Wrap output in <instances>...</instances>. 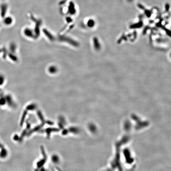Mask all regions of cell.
<instances>
[{
  "instance_id": "cell-1",
  "label": "cell",
  "mask_w": 171,
  "mask_h": 171,
  "mask_svg": "<svg viewBox=\"0 0 171 171\" xmlns=\"http://www.w3.org/2000/svg\"><path fill=\"white\" fill-rule=\"evenodd\" d=\"M7 151L6 150V149L3 147L0 152V157L2 158H4L7 156Z\"/></svg>"
},
{
  "instance_id": "cell-2",
  "label": "cell",
  "mask_w": 171,
  "mask_h": 171,
  "mask_svg": "<svg viewBox=\"0 0 171 171\" xmlns=\"http://www.w3.org/2000/svg\"><path fill=\"white\" fill-rule=\"evenodd\" d=\"M7 10V6L6 5L3 4L1 6V15L2 16H4L6 13V12Z\"/></svg>"
},
{
  "instance_id": "cell-3",
  "label": "cell",
  "mask_w": 171,
  "mask_h": 171,
  "mask_svg": "<svg viewBox=\"0 0 171 171\" xmlns=\"http://www.w3.org/2000/svg\"><path fill=\"white\" fill-rule=\"evenodd\" d=\"M12 21V20L11 18H6V20H5V23H6V24H10V23Z\"/></svg>"
},
{
  "instance_id": "cell-4",
  "label": "cell",
  "mask_w": 171,
  "mask_h": 171,
  "mask_svg": "<svg viewBox=\"0 0 171 171\" xmlns=\"http://www.w3.org/2000/svg\"><path fill=\"white\" fill-rule=\"evenodd\" d=\"M18 139H19V138H18V137L17 135H15L14 136V139L15 140V141H17V140H18Z\"/></svg>"
}]
</instances>
